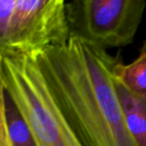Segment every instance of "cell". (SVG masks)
<instances>
[{"instance_id": "4", "label": "cell", "mask_w": 146, "mask_h": 146, "mask_svg": "<svg viewBox=\"0 0 146 146\" xmlns=\"http://www.w3.org/2000/svg\"><path fill=\"white\" fill-rule=\"evenodd\" d=\"M143 0H74L66 3L70 37L102 48L133 42L143 18Z\"/></svg>"}, {"instance_id": "3", "label": "cell", "mask_w": 146, "mask_h": 146, "mask_svg": "<svg viewBox=\"0 0 146 146\" xmlns=\"http://www.w3.org/2000/svg\"><path fill=\"white\" fill-rule=\"evenodd\" d=\"M69 38L63 0H0V53L31 54Z\"/></svg>"}, {"instance_id": "5", "label": "cell", "mask_w": 146, "mask_h": 146, "mask_svg": "<svg viewBox=\"0 0 146 146\" xmlns=\"http://www.w3.org/2000/svg\"><path fill=\"white\" fill-rule=\"evenodd\" d=\"M1 124L0 146H37L27 120L9 92L0 85Z\"/></svg>"}, {"instance_id": "2", "label": "cell", "mask_w": 146, "mask_h": 146, "mask_svg": "<svg viewBox=\"0 0 146 146\" xmlns=\"http://www.w3.org/2000/svg\"><path fill=\"white\" fill-rule=\"evenodd\" d=\"M0 85L27 120L37 146H83L31 54L0 53Z\"/></svg>"}, {"instance_id": "1", "label": "cell", "mask_w": 146, "mask_h": 146, "mask_svg": "<svg viewBox=\"0 0 146 146\" xmlns=\"http://www.w3.org/2000/svg\"><path fill=\"white\" fill-rule=\"evenodd\" d=\"M31 55L83 146H138L126 125L114 85L119 56L76 37Z\"/></svg>"}, {"instance_id": "6", "label": "cell", "mask_w": 146, "mask_h": 146, "mask_svg": "<svg viewBox=\"0 0 146 146\" xmlns=\"http://www.w3.org/2000/svg\"><path fill=\"white\" fill-rule=\"evenodd\" d=\"M114 85L132 138L138 146H146V101L128 89L115 75Z\"/></svg>"}, {"instance_id": "7", "label": "cell", "mask_w": 146, "mask_h": 146, "mask_svg": "<svg viewBox=\"0 0 146 146\" xmlns=\"http://www.w3.org/2000/svg\"><path fill=\"white\" fill-rule=\"evenodd\" d=\"M114 75L128 89L146 101V44L131 63L124 64L120 59L114 67Z\"/></svg>"}]
</instances>
